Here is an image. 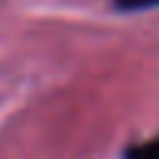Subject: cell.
<instances>
[{
  "instance_id": "6da1fadb",
  "label": "cell",
  "mask_w": 159,
  "mask_h": 159,
  "mask_svg": "<svg viewBox=\"0 0 159 159\" xmlns=\"http://www.w3.org/2000/svg\"><path fill=\"white\" fill-rule=\"evenodd\" d=\"M122 159H159V137L142 142V144H132L124 149Z\"/></svg>"
},
{
  "instance_id": "7a4b0ae2",
  "label": "cell",
  "mask_w": 159,
  "mask_h": 159,
  "mask_svg": "<svg viewBox=\"0 0 159 159\" xmlns=\"http://www.w3.org/2000/svg\"><path fill=\"white\" fill-rule=\"evenodd\" d=\"M114 7L122 12H137V10L159 7V0H114Z\"/></svg>"
}]
</instances>
